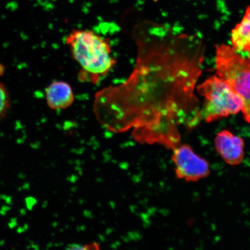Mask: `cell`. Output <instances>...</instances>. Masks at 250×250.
<instances>
[{
  "mask_svg": "<svg viewBox=\"0 0 250 250\" xmlns=\"http://www.w3.org/2000/svg\"><path fill=\"white\" fill-rule=\"evenodd\" d=\"M135 66L125 82L97 92L93 111L103 126L114 132L133 129L141 143L173 149L180 145L181 125L192 127L201 121L193 88L202 56L187 36L172 37L158 24L134 27Z\"/></svg>",
  "mask_w": 250,
  "mask_h": 250,
  "instance_id": "6da1fadb",
  "label": "cell"
},
{
  "mask_svg": "<svg viewBox=\"0 0 250 250\" xmlns=\"http://www.w3.org/2000/svg\"><path fill=\"white\" fill-rule=\"evenodd\" d=\"M65 42L80 65L81 80L98 83L116 64L110 43L93 31L74 30L68 34Z\"/></svg>",
  "mask_w": 250,
  "mask_h": 250,
  "instance_id": "7a4b0ae2",
  "label": "cell"
},
{
  "mask_svg": "<svg viewBox=\"0 0 250 250\" xmlns=\"http://www.w3.org/2000/svg\"><path fill=\"white\" fill-rule=\"evenodd\" d=\"M216 67L219 76L226 80L242 98L245 120L250 124V62L230 46H217Z\"/></svg>",
  "mask_w": 250,
  "mask_h": 250,
  "instance_id": "3957f363",
  "label": "cell"
},
{
  "mask_svg": "<svg viewBox=\"0 0 250 250\" xmlns=\"http://www.w3.org/2000/svg\"><path fill=\"white\" fill-rule=\"evenodd\" d=\"M198 90L205 98L200 115L201 120L208 123L238 113L243 108L242 98L222 78H208L199 85Z\"/></svg>",
  "mask_w": 250,
  "mask_h": 250,
  "instance_id": "277c9868",
  "label": "cell"
},
{
  "mask_svg": "<svg viewBox=\"0 0 250 250\" xmlns=\"http://www.w3.org/2000/svg\"><path fill=\"white\" fill-rule=\"evenodd\" d=\"M173 149L171 158L178 179L195 182L210 174L208 162L193 151L191 146L179 145Z\"/></svg>",
  "mask_w": 250,
  "mask_h": 250,
  "instance_id": "5b68a950",
  "label": "cell"
},
{
  "mask_svg": "<svg viewBox=\"0 0 250 250\" xmlns=\"http://www.w3.org/2000/svg\"><path fill=\"white\" fill-rule=\"evenodd\" d=\"M215 149L227 164L238 165L245 156V143L239 136L227 130L219 132L214 140Z\"/></svg>",
  "mask_w": 250,
  "mask_h": 250,
  "instance_id": "8992f818",
  "label": "cell"
},
{
  "mask_svg": "<svg viewBox=\"0 0 250 250\" xmlns=\"http://www.w3.org/2000/svg\"><path fill=\"white\" fill-rule=\"evenodd\" d=\"M47 105L55 110L67 108L73 104L74 95L71 86L64 81H55L45 89Z\"/></svg>",
  "mask_w": 250,
  "mask_h": 250,
  "instance_id": "52a82bcc",
  "label": "cell"
},
{
  "mask_svg": "<svg viewBox=\"0 0 250 250\" xmlns=\"http://www.w3.org/2000/svg\"><path fill=\"white\" fill-rule=\"evenodd\" d=\"M232 42L234 50H244L250 44V5L247 8L242 20L232 30Z\"/></svg>",
  "mask_w": 250,
  "mask_h": 250,
  "instance_id": "ba28073f",
  "label": "cell"
},
{
  "mask_svg": "<svg viewBox=\"0 0 250 250\" xmlns=\"http://www.w3.org/2000/svg\"><path fill=\"white\" fill-rule=\"evenodd\" d=\"M11 98L7 87L0 82V120L4 119L11 108Z\"/></svg>",
  "mask_w": 250,
  "mask_h": 250,
  "instance_id": "9c48e42d",
  "label": "cell"
},
{
  "mask_svg": "<svg viewBox=\"0 0 250 250\" xmlns=\"http://www.w3.org/2000/svg\"><path fill=\"white\" fill-rule=\"evenodd\" d=\"M244 50H246V51H247L249 52V56H250V44L247 45L245 47V49H244Z\"/></svg>",
  "mask_w": 250,
  "mask_h": 250,
  "instance_id": "30bf717a",
  "label": "cell"
}]
</instances>
